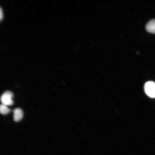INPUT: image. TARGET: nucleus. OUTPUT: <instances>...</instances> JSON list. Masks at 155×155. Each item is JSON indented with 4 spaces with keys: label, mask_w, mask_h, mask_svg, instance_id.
I'll list each match as a JSON object with an SVG mask.
<instances>
[{
    "label": "nucleus",
    "mask_w": 155,
    "mask_h": 155,
    "mask_svg": "<svg viewBox=\"0 0 155 155\" xmlns=\"http://www.w3.org/2000/svg\"><path fill=\"white\" fill-rule=\"evenodd\" d=\"M13 94L10 91H7L3 93L1 97V102L2 104L6 106L12 105Z\"/></svg>",
    "instance_id": "nucleus-1"
},
{
    "label": "nucleus",
    "mask_w": 155,
    "mask_h": 155,
    "mask_svg": "<svg viewBox=\"0 0 155 155\" xmlns=\"http://www.w3.org/2000/svg\"><path fill=\"white\" fill-rule=\"evenodd\" d=\"M145 93L151 98H155V83L150 81L145 83L144 86Z\"/></svg>",
    "instance_id": "nucleus-2"
},
{
    "label": "nucleus",
    "mask_w": 155,
    "mask_h": 155,
    "mask_svg": "<svg viewBox=\"0 0 155 155\" xmlns=\"http://www.w3.org/2000/svg\"><path fill=\"white\" fill-rule=\"evenodd\" d=\"M13 120L16 122L21 120L23 117V112L20 108H15L13 111Z\"/></svg>",
    "instance_id": "nucleus-3"
},
{
    "label": "nucleus",
    "mask_w": 155,
    "mask_h": 155,
    "mask_svg": "<svg viewBox=\"0 0 155 155\" xmlns=\"http://www.w3.org/2000/svg\"><path fill=\"white\" fill-rule=\"evenodd\" d=\"M146 29L149 32L155 34V19H151L147 23Z\"/></svg>",
    "instance_id": "nucleus-4"
},
{
    "label": "nucleus",
    "mask_w": 155,
    "mask_h": 155,
    "mask_svg": "<svg viewBox=\"0 0 155 155\" xmlns=\"http://www.w3.org/2000/svg\"><path fill=\"white\" fill-rule=\"evenodd\" d=\"M11 111L7 106L1 104L0 106V112L2 115H5L9 113Z\"/></svg>",
    "instance_id": "nucleus-5"
},
{
    "label": "nucleus",
    "mask_w": 155,
    "mask_h": 155,
    "mask_svg": "<svg viewBox=\"0 0 155 155\" xmlns=\"http://www.w3.org/2000/svg\"><path fill=\"white\" fill-rule=\"evenodd\" d=\"M3 16L2 11V8H1V9H0V18H1V19L2 18Z\"/></svg>",
    "instance_id": "nucleus-6"
}]
</instances>
